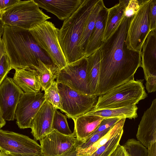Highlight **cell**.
<instances>
[{
	"instance_id": "1",
	"label": "cell",
	"mask_w": 156,
	"mask_h": 156,
	"mask_svg": "<svg viewBox=\"0 0 156 156\" xmlns=\"http://www.w3.org/2000/svg\"><path fill=\"white\" fill-rule=\"evenodd\" d=\"M130 19L124 16L117 29L100 48V72L95 96L134 80V74L141 67L140 52L129 49L126 43Z\"/></svg>"
},
{
	"instance_id": "18",
	"label": "cell",
	"mask_w": 156,
	"mask_h": 156,
	"mask_svg": "<svg viewBox=\"0 0 156 156\" xmlns=\"http://www.w3.org/2000/svg\"><path fill=\"white\" fill-rule=\"evenodd\" d=\"M108 9L104 5L99 11L94 29L89 39L84 53V58H87L99 49L103 42Z\"/></svg>"
},
{
	"instance_id": "32",
	"label": "cell",
	"mask_w": 156,
	"mask_h": 156,
	"mask_svg": "<svg viewBox=\"0 0 156 156\" xmlns=\"http://www.w3.org/2000/svg\"><path fill=\"white\" fill-rule=\"evenodd\" d=\"M144 0H129L128 1L124 14V16L131 18L140 9Z\"/></svg>"
},
{
	"instance_id": "23",
	"label": "cell",
	"mask_w": 156,
	"mask_h": 156,
	"mask_svg": "<svg viewBox=\"0 0 156 156\" xmlns=\"http://www.w3.org/2000/svg\"><path fill=\"white\" fill-rule=\"evenodd\" d=\"M137 109L136 105L133 104L117 108L91 110L85 114L95 115L104 118H118L132 119L137 117Z\"/></svg>"
},
{
	"instance_id": "41",
	"label": "cell",
	"mask_w": 156,
	"mask_h": 156,
	"mask_svg": "<svg viewBox=\"0 0 156 156\" xmlns=\"http://www.w3.org/2000/svg\"><path fill=\"white\" fill-rule=\"evenodd\" d=\"M6 121L2 118L0 110V129L6 124Z\"/></svg>"
},
{
	"instance_id": "27",
	"label": "cell",
	"mask_w": 156,
	"mask_h": 156,
	"mask_svg": "<svg viewBox=\"0 0 156 156\" xmlns=\"http://www.w3.org/2000/svg\"><path fill=\"white\" fill-rule=\"evenodd\" d=\"M123 132L122 129L88 156H111L119 144Z\"/></svg>"
},
{
	"instance_id": "43",
	"label": "cell",
	"mask_w": 156,
	"mask_h": 156,
	"mask_svg": "<svg viewBox=\"0 0 156 156\" xmlns=\"http://www.w3.org/2000/svg\"><path fill=\"white\" fill-rule=\"evenodd\" d=\"M0 156H11L10 155L0 151Z\"/></svg>"
},
{
	"instance_id": "10",
	"label": "cell",
	"mask_w": 156,
	"mask_h": 156,
	"mask_svg": "<svg viewBox=\"0 0 156 156\" xmlns=\"http://www.w3.org/2000/svg\"><path fill=\"white\" fill-rule=\"evenodd\" d=\"M87 66L86 58L75 62L68 64L60 70L56 81L58 83L66 85L83 94L93 95L88 85Z\"/></svg>"
},
{
	"instance_id": "31",
	"label": "cell",
	"mask_w": 156,
	"mask_h": 156,
	"mask_svg": "<svg viewBox=\"0 0 156 156\" xmlns=\"http://www.w3.org/2000/svg\"><path fill=\"white\" fill-rule=\"evenodd\" d=\"M12 69L9 59L5 53L0 60V85Z\"/></svg>"
},
{
	"instance_id": "15",
	"label": "cell",
	"mask_w": 156,
	"mask_h": 156,
	"mask_svg": "<svg viewBox=\"0 0 156 156\" xmlns=\"http://www.w3.org/2000/svg\"><path fill=\"white\" fill-rule=\"evenodd\" d=\"M136 137L147 148L156 143V98L144 112L138 126Z\"/></svg>"
},
{
	"instance_id": "16",
	"label": "cell",
	"mask_w": 156,
	"mask_h": 156,
	"mask_svg": "<svg viewBox=\"0 0 156 156\" xmlns=\"http://www.w3.org/2000/svg\"><path fill=\"white\" fill-rule=\"evenodd\" d=\"M38 7L56 16L59 20H65L81 5L83 0H34Z\"/></svg>"
},
{
	"instance_id": "19",
	"label": "cell",
	"mask_w": 156,
	"mask_h": 156,
	"mask_svg": "<svg viewBox=\"0 0 156 156\" xmlns=\"http://www.w3.org/2000/svg\"><path fill=\"white\" fill-rule=\"evenodd\" d=\"M15 69L13 80L24 93H36L40 91L41 87L35 69L29 67Z\"/></svg>"
},
{
	"instance_id": "14",
	"label": "cell",
	"mask_w": 156,
	"mask_h": 156,
	"mask_svg": "<svg viewBox=\"0 0 156 156\" xmlns=\"http://www.w3.org/2000/svg\"><path fill=\"white\" fill-rule=\"evenodd\" d=\"M57 109L45 101L32 120L30 128L34 140H40L51 132L55 112Z\"/></svg>"
},
{
	"instance_id": "29",
	"label": "cell",
	"mask_w": 156,
	"mask_h": 156,
	"mask_svg": "<svg viewBox=\"0 0 156 156\" xmlns=\"http://www.w3.org/2000/svg\"><path fill=\"white\" fill-rule=\"evenodd\" d=\"M45 101L51 104L56 108L62 110V101L58 83L53 81L50 87L44 91Z\"/></svg>"
},
{
	"instance_id": "42",
	"label": "cell",
	"mask_w": 156,
	"mask_h": 156,
	"mask_svg": "<svg viewBox=\"0 0 156 156\" xmlns=\"http://www.w3.org/2000/svg\"><path fill=\"white\" fill-rule=\"evenodd\" d=\"M4 25L2 22V21L0 20V38H2V37L3 30H4Z\"/></svg>"
},
{
	"instance_id": "22",
	"label": "cell",
	"mask_w": 156,
	"mask_h": 156,
	"mask_svg": "<svg viewBox=\"0 0 156 156\" xmlns=\"http://www.w3.org/2000/svg\"><path fill=\"white\" fill-rule=\"evenodd\" d=\"M87 58V80L88 87L92 95H95L98 87L100 72L101 55L100 49Z\"/></svg>"
},
{
	"instance_id": "36",
	"label": "cell",
	"mask_w": 156,
	"mask_h": 156,
	"mask_svg": "<svg viewBox=\"0 0 156 156\" xmlns=\"http://www.w3.org/2000/svg\"><path fill=\"white\" fill-rule=\"evenodd\" d=\"M146 89L148 93L155 92L156 90V76H151L145 80Z\"/></svg>"
},
{
	"instance_id": "25",
	"label": "cell",
	"mask_w": 156,
	"mask_h": 156,
	"mask_svg": "<svg viewBox=\"0 0 156 156\" xmlns=\"http://www.w3.org/2000/svg\"><path fill=\"white\" fill-rule=\"evenodd\" d=\"M42 91H45L56 79L60 69L53 63L46 64L38 60V66L35 67Z\"/></svg>"
},
{
	"instance_id": "26",
	"label": "cell",
	"mask_w": 156,
	"mask_h": 156,
	"mask_svg": "<svg viewBox=\"0 0 156 156\" xmlns=\"http://www.w3.org/2000/svg\"><path fill=\"white\" fill-rule=\"evenodd\" d=\"M126 119H121L106 134L89 148L77 154L80 156H88L92 154L109 139L123 129Z\"/></svg>"
},
{
	"instance_id": "21",
	"label": "cell",
	"mask_w": 156,
	"mask_h": 156,
	"mask_svg": "<svg viewBox=\"0 0 156 156\" xmlns=\"http://www.w3.org/2000/svg\"><path fill=\"white\" fill-rule=\"evenodd\" d=\"M128 1V0H120L118 4L108 9L103 41L109 37L118 27L124 16L126 7Z\"/></svg>"
},
{
	"instance_id": "12",
	"label": "cell",
	"mask_w": 156,
	"mask_h": 156,
	"mask_svg": "<svg viewBox=\"0 0 156 156\" xmlns=\"http://www.w3.org/2000/svg\"><path fill=\"white\" fill-rule=\"evenodd\" d=\"M24 93L12 78L7 76L3 81L0 85V110L5 120L15 119L18 104Z\"/></svg>"
},
{
	"instance_id": "33",
	"label": "cell",
	"mask_w": 156,
	"mask_h": 156,
	"mask_svg": "<svg viewBox=\"0 0 156 156\" xmlns=\"http://www.w3.org/2000/svg\"><path fill=\"white\" fill-rule=\"evenodd\" d=\"M121 119L118 118L104 119L101 122L98 127L90 135V136L95 133L112 128Z\"/></svg>"
},
{
	"instance_id": "6",
	"label": "cell",
	"mask_w": 156,
	"mask_h": 156,
	"mask_svg": "<svg viewBox=\"0 0 156 156\" xmlns=\"http://www.w3.org/2000/svg\"><path fill=\"white\" fill-rule=\"evenodd\" d=\"M59 30L52 22L46 20L29 31L38 44L60 70L68 64L59 42Z\"/></svg>"
},
{
	"instance_id": "39",
	"label": "cell",
	"mask_w": 156,
	"mask_h": 156,
	"mask_svg": "<svg viewBox=\"0 0 156 156\" xmlns=\"http://www.w3.org/2000/svg\"><path fill=\"white\" fill-rule=\"evenodd\" d=\"M77 153L78 151L76 147L62 154L57 156H80L77 154Z\"/></svg>"
},
{
	"instance_id": "38",
	"label": "cell",
	"mask_w": 156,
	"mask_h": 156,
	"mask_svg": "<svg viewBox=\"0 0 156 156\" xmlns=\"http://www.w3.org/2000/svg\"><path fill=\"white\" fill-rule=\"evenodd\" d=\"M147 149V156H156V143L151 145Z\"/></svg>"
},
{
	"instance_id": "13",
	"label": "cell",
	"mask_w": 156,
	"mask_h": 156,
	"mask_svg": "<svg viewBox=\"0 0 156 156\" xmlns=\"http://www.w3.org/2000/svg\"><path fill=\"white\" fill-rule=\"evenodd\" d=\"M39 141L43 156L61 155L76 147L80 141L73 133L71 136L66 135L55 130Z\"/></svg>"
},
{
	"instance_id": "37",
	"label": "cell",
	"mask_w": 156,
	"mask_h": 156,
	"mask_svg": "<svg viewBox=\"0 0 156 156\" xmlns=\"http://www.w3.org/2000/svg\"><path fill=\"white\" fill-rule=\"evenodd\" d=\"M111 156H130L123 145L119 144Z\"/></svg>"
},
{
	"instance_id": "17",
	"label": "cell",
	"mask_w": 156,
	"mask_h": 156,
	"mask_svg": "<svg viewBox=\"0 0 156 156\" xmlns=\"http://www.w3.org/2000/svg\"><path fill=\"white\" fill-rule=\"evenodd\" d=\"M141 67L146 80L149 76H156V30L148 34L140 52Z\"/></svg>"
},
{
	"instance_id": "2",
	"label": "cell",
	"mask_w": 156,
	"mask_h": 156,
	"mask_svg": "<svg viewBox=\"0 0 156 156\" xmlns=\"http://www.w3.org/2000/svg\"><path fill=\"white\" fill-rule=\"evenodd\" d=\"M2 39L12 69H34L39 59L45 64L53 63L28 30L4 25Z\"/></svg>"
},
{
	"instance_id": "20",
	"label": "cell",
	"mask_w": 156,
	"mask_h": 156,
	"mask_svg": "<svg viewBox=\"0 0 156 156\" xmlns=\"http://www.w3.org/2000/svg\"><path fill=\"white\" fill-rule=\"evenodd\" d=\"M104 118L84 114L73 119L74 123L73 133L82 141L90 136L99 125Z\"/></svg>"
},
{
	"instance_id": "8",
	"label": "cell",
	"mask_w": 156,
	"mask_h": 156,
	"mask_svg": "<svg viewBox=\"0 0 156 156\" xmlns=\"http://www.w3.org/2000/svg\"><path fill=\"white\" fill-rule=\"evenodd\" d=\"M150 2L151 0H144L137 12L130 18L126 42L129 49L141 52L150 32Z\"/></svg>"
},
{
	"instance_id": "5",
	"label": "cell",
	"mask_w": 156,
	"mask_h": 156,
	"mask_svg": "<svg viewBox=\"0 0 156 156\" xmlns=\"http://www.w3.org/2000/svg\"><path fill=\"white\" fill-rule=\"evenodd\" d=\"M50 18L34 0H19L3 12L1 20L4 25L29 30Z\"/></svg>"
},
{
	"instance_id": "24",
	"label": "cell",
	"mask_w": 156,
	"mask_h": 156,
	"mask_svg": "<svg viewBox=\"0 0 156 156\" xmlns=\"http://www.w3.org/2000/svg\"><path fill=\"white\" fill-rule=\"evenodd\" d=\"M102 0H98L92 9L85 24L83 33L79 44L80 53L83 58L86 47L90 36L94 29L98 13L104 5Z\"/></svg>"
},
{
	"instance_id": "35",
	"label": "cell",
	"mask_w": 156,
	"mask_h": 156,
	"mask_svg": "<svg viewBox=\"0 0 156 156\" xmlns=\"http://www.w3.org/2000/svg\"><path fill=\"white\" fill-rule=\"evenodd\" d=\"M19 0H0V20L3 12L18 2Z\"/></svg>"
},
{
	"instance_id": "4",
	"label": "cell",
	"mask_w": 156,
	"mask_h": 156,
	"mask_svg": "<svg viewBox=\"0 0 156 156\" xmlns=\"http://www.w3.org/2000/svg\"><path fill=\"white\" fill-rule=\"evenodd\" d=\"M142 80H131L99 96L91 110H98L136 105L147 97Z\"/></svg>"
},
{
	"instance_id": "3",
	"label": "cell",
	"mask_w": 156,
	"mask_h": 156,
	"mask_svg": "<svg viewBox=\"0 0 156 156\" xmlns=\"http://www.w3.org/2000/svg\"><path fill=\"white\" fill-rule=\"evenodd\" d=\"M98 0H83L76 10L64 21L59 30V42L68 64L83 58L79 50V42L87 20Z\"/></svg>"
},
{
	"instance_id": "9",
	"label": "cell",
	"mask_w": 156,
	"mask_h": 156,
	"mask_svg": "<svg viewBox=\"0 0 156 156\" xmlns=\"http://www.w3.org/2000/svg\"><path fill=\"white\" fill-rule=\"evenodd\" d=\"M0 151L11 156H43L41 145L34 140L1 129Z\"/></svg>"
},
{
	"instance_id": "40",
	"label": "cell",
	"mask_w": 156,
	"mask_h": 156,
	"mask_svg": "<svg viewBox=\"0 0 156 156\" xmlns=\"http://www.w3.org/2000/svg\"><path fill=\"white\" fill-rule=\"evenodd\" d=\"M6 53L4 45L2 38H0V60L3 55Z\"/></svg>"
},
{
	"instance_id": "11",
	"label": "cell",
	"mask_w": 156,
	"mask_h": 156,
	"mask_svg": "<svg viewBox=\"0 0 156 156\" xmlns=\"http://www.w3.org/2000/svg\"><path fill=\"white\" fill-rule=\"evenodd\" d=\"M45 101L44 94L40 91L36 93H24L15 114L16 123L20 129L30 128L33 119Z\"/></svg>"
},
{
	"instance_id": "7",
	"label": "cell",
	"mask_w": 156,
	"mask_h": 156,
	"mask_svg": "<svg viewBox=\"0 0 156 156\" xmlns=\"http://www.w3.org/2000/svg\"><path fill=\"white\" fill-rule=\"evenodd\" d=\"M61 98L62 110L73 119L94 108L98 97L83 94L62 83H58Z\"/></svg>"
},
{
	"instance_id": "28",
	"label": "cell",
	"mask_w": 156,
	"mask_h": 156,
	"mask_svg": "<svg viewBox=\"0 0 156 156\" xmlns=\"http://www.w3.org/2000/svg\"><path fill=\"white\" fill-rule=\"evenodd\" d=\"M52 129L64 135L71 136L73 134L68 123L66 116L56 109L54 114Z\"/></svg>"
},
{
	"instance_id": "34",
	"label": "cell",
	"mask_w": 156,
	"mask_h": 156,
	"mask_svg": "<svg viewBox=\"0 0 156 156\" xmlns=\"http://www.w3.org/2000/svg\"><path fill=\"white\" fill-rule=\"evenodd\" d=\"M149 17L150 31L156 30V0H151Z\"/></svg>"
},
{
	"instance_id": "30",
	"label": "cell",
	"mask_w": 156,
	"mask_h": 156,
	"mask_svg": "<svg viewBox=\"0 0 156 156\" xmlns=\"http://www.w3.org/2000/svg\"><path fill=\"white\" fill-rule=\"evenodd\" d=\"M112 128L95 133L84 140L80 141L76 147V149L78 151L77 154L84 151L92 145L102 137L106 134Z\"/></svg>"
}]
</instances>
